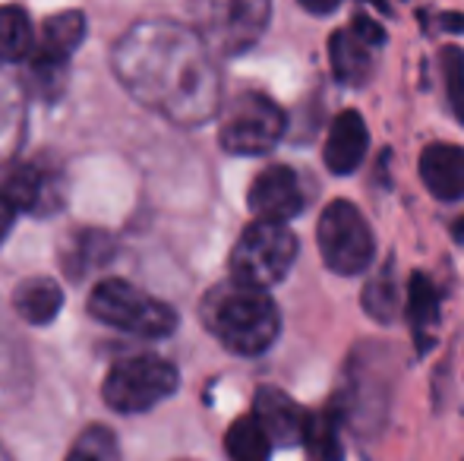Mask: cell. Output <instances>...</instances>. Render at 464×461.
<instances>
[{"label": "cell", "instance_id": "obj_1", "mask_svg": "<svg viewBox=\"0 0 464 461\" xmlns=\"http://www.w3.org/2000/svg\"><path fill=\"white\" fill-rule=\"evenodd\" d=\"M111 67L149 111L178 127H199L221 105V80L199 32L171 19H142L117 38Z\"/></svg>", "mask_w": 464, "mask_h": 461}, {"label": "cell", "instance_id": "obj_2", "mask_svg": "<svg viewBox=\"0 0 464 461\" xmlns=\"http://www.w3.org/2000/svg\"><path fill=\"white\" fill-rule=\"evenodd\" d=\"M202 326L215 335L231 354L256 357L278 339L281 316L266 291L244 288L237 282H221L202 297Z\"/></svg>", "mask_w": 464, "mask_h": 461}, {"label": "cell", "instance_id": "obj_3", "mask_svg": "<svg viewBox=\"0 0 464 461\" xmlns=\"http://www.w3.org/2000/svg\"><path fill=\"white\" fill-rule=\"evenodd\" d=\"M92 320L142 339H168L178 329V313L171 303L146 294L142 288L121 278H102L89 294Z\"/></svg>", "mask_w": 464, "mask_h": 461}, {"label": "cell", "instance_id": "obj_4", "mask_svg": "<svg viewBox=\"0 0 464 461\" xmlns=\"http://www.w3.org/2000/svg\"><path fill=\"white\" fill-rule=\"evenodd\" d=\"M297 259V237L287 225L253 222L231 250V282L253 291H269Z\"/></svg>", "mask_w": 464, "mask_h": 461}, {"label": "cell", "instance_id": "obj_5", "mask_svg": "<svg viewBox=\"0 0 464 461\" xmlns=\"http://www.w3.org/2000/svg\"><path fill=\"white\" fill-rule=\"evenodd\" d=\"M180 386L178 367L165 357L136 354L127 360H117L104 376L102 395L114 411L121 414H142L149 408L171 399Z\"/></svg>", "mask_w": 464, "mask_h": 461}, {"label": "cell", "instance_id": "obj_6", "mask_svg": "<svg viewBox=\"0 0 464 461\" xmlns=\"http://www.w3.org/2000/svg\"><path fill=\"white\" fill-rule=\"evenodd\" d=\"M316 244L325 265L338 275H361L376 256V234L363 218V212L348 199H335L323 209Z\"/></svg>", "mask_w": 464, "mask_h": 461}, {"label": "cell", "instance_id": "obj_7", "mask_svg": "<svg viewBox=\"0 0 464 461\" xmlns=\"http://www.w3.org/2000/svg\"><path fill=\"white\" fill-rule=\"evenodd\" d=\"M285 133V111L263 92H244L221 117L218 142L231 155H266Z\"/></svg>", "mask_w": 464, "mask_h": 461}, {"label": "cell", "instance_id": "obj_8", "mask_svg": "<svg viewBox=\"0 0 464 461\" xmlns=\"http://www.w3.org/2000/svg\"><path fill=\"white\" fill-rule=\"evenodd\" d=\"M272 6L263 0H227L202 13V44L218 54H244L263 38Z\"/></svg>", "mask_w": 464, "mask_h": 461}, {"label": "cell", "instance_id": "obj_9", "mask_svg": "<svg viewBox=\"0 0 464 461\" xmlns=\"http://www.w3.org/2000/svg\"><path fill=\"white\" fill-rule=\"evenodd\" d=\"M246 203H250V212L256 216V222L285 225L287 218L304 212L306 193L294 168L272 165L256 174L250 193H246Z\"/></svg>", "mask_w": 464, "mask_h": 461}, {"label": "cell", "instance_id": "obj_10", "mask_svg": "<svg viewBox=\"0 0 464 461\" xmlns=\"http://www.w3.org/2000/svg\"><path fill=\"white\" fill-rule=\"evenodd\" d=\"M86 38V16L80 10L57 13L44 23L42 35H35V48H32L29 67L38 80H54L63 73L70 54L82 44Z\"/></svg>", "mask_w": 464, "mask_h": 461}, {"label": "cell", "instance_id": "obj_11", "mask_svg": "<svg viewBox=\"0 0 464 461\" xmlns=\"http://www.w3.org/2000/svg\"><path fill=\"white\" fill-rule=\"evenodd\" d=\"M0 193L10 199L16 212L23 209L44 216V212L61 206V174L44 161H25V165L13 168Z\"/></svg>", "mask_w": 464, "mask_h": 461}, {"label": "cell", "instance_id": "obj_12", "mask_svg": "<svg viewBox=\"0 0 464 461\" xmlns=\"http://www.w3.org/2000/svg\"><path fill=\"white\" fill-rule=\"evenodd\" d=\"M253 418L259 420V427L266 430V437H269L272 446H300L306 411L287 392H281L276 386L256 389Z\"/></svg>", "mask_w": 464, "mask_h": 461}, {"label": "cell", "instance_id": "obj_13", "mask_svg": "<svg viewBox=\"0 0 464 461\" xmlns=\"http://www.w3.org/2000/svg\"><path fill=\"white\" fill-rule=\"evenodd\" d=\"M420 180L436 199L459 203L464 199V149L455 142H433L420 155Z\"/></svg>", "mask_w": 464, "mask_h": 461}, {"label": "cell", "instance_id": "obj_14", "mask_svg": "<svg viewBox=\"0 0 464 461\" xmlns=\"http://www.w3.org/2000/svg\"><path fill=\"white\" fill-rule=\"evenodd\" d=\"M370 133L363 127V117L357 111H342L332 120V130L325 136V168L332 174H351L367 158Z\"/></svg>", "mask_w": 464, "mask_h": 461}, {"label": "cell", "instance_id": "obj_15", "mask_svg": "<svg viewBox=\"0 0 464 461\" xmlns=\"http://www.w3.org/2000/svg\"><path fill=\"white\" fill-rule=\"evenodd\" d=\"M329 61L338 82H344V86H363L372 76V67H376V44H370L367 38L357 35L348 25V29H338L329 38Z\"/></svg>", "mask_w": 464, "mask_h": 461}, {"label": "cell", "instance_id": "obj_16", "mask_svg": "<svg viewBox=\"0 0 464 461\" xmlns=\"http://www.w3.org/2000/svg\"><path fill=\"white\" fill-rule=\"evenodd\" d=\"M63 307V288L48 275H32L13 288V310L29 326H48Z\"/></svg>", "mask_w": 464, "mask_h": 461}, {"label": "cell", "instance_id": "obj_17", "mask_svg": "<svg viewBox=\"0 0 464 461\" xmlns=\"http://www.w3.org/2000/svg\"><path fill=\"white\" fill-rule=\"evenodd\" d=\"M35 48V25L23 6H0V63L29 61Z\"/></svg>", "mask_w": 464, "mask_h": 461}, {"label": "cell", "instance_id": "obj_18", "mask_svg": "<svg viewBox=\"0 0 464 461\" xmlns=\"http://www.w3.org/2000/svg\"><path fill=\"white\" fill-rule=\"evenodd\" d=\"M300 446H306L313 461H342L344 449H342V420H338V414L335 411L306 414Z\"/></svg>", "mask_w": 464, "mask_h": 461}, {"label": "cell", "instance_id": "obj_19", "mask_svg": "<svg viewBox=\"0 0 464 461\" xmlns=\"http://www.w3.org/2000/svg\"><path fill=\"white\" fill-rule=\"evenodd\" d=\"M398 307H401V297L395 282V259H385L363 284V310L376 322H392L398 316Z\"/></svg>", "mask_w": 464, "mask_h": 461}, {"label": "cell", "instance_id": "obj_20", "mask_svg": "<svg viewBox=\"0 0 464 461\" xmlns=\"http://www.w3.org/2000/svg\"><path fill=\"white\" fill-rule=\"evenodd\" d=\"M408 320H411V329H414L417 341L427 345L430 335L436 332V322H440V291L433 288V282H430L427 275L411 278Z\"/></svg>", "mask_w": 464, "mask_h": 461}, {"label": "cell", "instance_id": "obj_21", "mask_svg": "<svg viewBox=\"0 0 464 461\" xmlns=\"http://www.w3.org/2000/svg\"><path fill=\"white\" fill-rule=\"evenodd\" d=\"M225 449L231 461H269L272 456L269 437H266V430L253 414H244V418L234 420L225 437Z\"/></svg>", "mask_w": 464, "mask_h": 461}, {"label": "cell", "instance_id": "obj_22", "mask_svg": "<svg viewBox=\"0 0 464 461\" xmlns=\"http://www.w3.org/2000/svg\"><path fill=\"white\" fill-rule=\"evenodd\" d=\"M63 461H123V456L114 433L102 424H92L76 437V443L70 446Z\"/></svg>", "mask_w": 464, "mask_h": 461}, {"label": "cell", "instance_id": "obj_23", "mask_svg": "<svg viewBox=\"0 0 464 461\" xmlns=\"http://www.w3.org/2000/svg\"><path fill=\"white\" fill-rule=\"evenodd\" d=\"M108 237L98 231H82L73 237V244L63 250V265H67L70 275H86L89 269L102 265L108 259Z\"/></svg>", "mask_w": 464, "mask_h": 461}, {"label": "cell", "instance_id": "obj_24", "mask_svg": "<svg viewBox=\"0 0 464 461\" xmlns=\"http://www.w3.org/2000/svg\"><path fill=\"white\" fill-rule=\"evenodd\" d=\"M442 82H446V99L452 114L464 123V51L459 44H449L440 54Z\"/></svg>", "mask_w": 464, "mask_h": 461}, {"label": "cell", "instance_id": "obj_25", "mask_svg": "<svg viewBox=\"0 0 464 461\" xmlns=\"http://www.w3.org/2000/svg\"><path fill=\"white\" fill-rule=\"evenodd\" d=\"M19 133H23V101L13 86H0V161L16 149Z\"/></svg>", "mask_w": 464, "mask_h": 461}, {"label": "cell", "instance_id": "obj_26", "mask_svg": "<svg viewBox=\"0 0 464 461\" xmlns=\"http://www.w3.org/2000/svg\"><path fill=\"white\" fill-rule=\"evenodd\" d=\"M13 218H16V209L10 206V199L0 193V244L6 240V234L13 228Z\"/></svg>", "mask_w": 464, "mask_h": 461}, {"label": "cell", "instance_id": "obj_27", "mask_svg": "<svg viewBox=\"0 0 464 461\" xmlns=\"http://www.w3.org/2000/svg\"><path fill=\"white\" fill-rule=\"evenodd\" d=\"M304 10H310V13H335L338 4H310V0H304Z\"/></svg>", "mask_w": 464, "mask_h": 461}, {"label": "cell", "instance_id": "obj_28", "mask_svg": "<svg viewBox=\"0 0 464 461\" xmlns=\"http://www.w3.org/2000/svg\"><path fill=\"white\" fill-rule=\"evenodd\" d=\"M0 461H10V456H6V452H4V449H0Z\"/></svg>", "mask_w": 464, "mask_h": 461}]
</instances>
